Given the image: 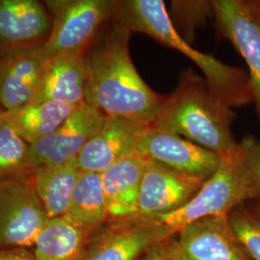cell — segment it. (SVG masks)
<instances>
[{
	"mask_svg": "<svg viewBox=\"0 0 260 260\" xmlns=\"http://www.w3.org/2000/svg\"><path fill=\"white\" fill-rule=\"evenodd\" d=\"M113 19L86 51L88 85L86 103L108 117L151 125L166 96L154 92L135 69L130 57L131 32Z\"/></svg>",
	"mask_w": 260,
	"mask_h": 260,
	"instance_id": "obj_1",
	"label": "cell"
},
{
	"mask_svg": "<svg viewBox=\"0 0 260 260\" xmlns=\"http://www.w3.org/2000/svg\"><path fill=\"white\" fill-rule=\"evenodd\" d=\"M113 19L130 32L148 35L160 44L188 56L205 75L211 92L228 107H240L252 103L249 75L236 67L194 49L179 35L162 0L115 1Z\"/></svg>",
	"mask_w": 260,
	"mask_h": 260,
	"instance_id": "obj_2",
	"label": "cell"
},
{
	"mask_svg": "<svg viewBox=\"0 0 260 260\" xmlns=\"http://www.w3.org/2000/svg\"><path fill=\"white\" fill-rule=\"evenodd\" d=\"M234 118L233 109L211 92L205 77L186 71L151 125L223 156L238 144L232 129Z\"/></svg>",
	"mask_w": 260,
	"mask_h": 260,
	"instance_id": "obj_3",
	"label": "cell"
},
{
	"mask_svg": "<svg viewBox=\"0 0 260 260\" xmlns=\"http://www.w3.org/2000/svg\"><path fill=\"white\" fill-rule=\"evenodd\" d=\"M259 198L260 141L247 135L232 152L221 156L213 176L187 205L155 218L177 233L188 223L210 216H228L234 208Z\"/></svg>",
	"mask_w": 260,
	"mask_h": 260,
	"instance_id": "obj_4",
	"label": "cell"
},
{
	"mask_svg": "<svg viewBox=\"0 0 260 260\" xmlns=\"http://www.w3.org/2000/svg\"><path fill=\"white\" fill-rule=\"evenodd\" d=\"M52 27L44 43L48 60L84 54L112 19L115 1L47 0Z\"/></svg>",
	"mask_w": 260,
	"mask_h": 260,
	"instance_id": "obj_5",
	"label": "cell"
},
{
	"mask_svg": "<svg viewBox=\"0 0 260 260\" xmlns=\"http://www.w3.org/2000/svg\"><path fill=\"white\" fill-rule=\"evenodd\" d=\"M175 234L155 217L108 221L89 238L79 260H138Z\"/></svg>",
	"mask_w": 260,
	"mask_h": 260,
	"instance_id": "obj_6",
	"label": "cell"
},
{
	"mask_svg": "<svg viewBox=\"0 0 260 260\" xmlns=\"http://www.w3.org/2000/svg\"><path fill=\"white\" fill-rule=\"evenodd\" d=\"M158 248L171 260H252L233 233L229 215L188 223Z\"/></svg>",
	"mask_w": 260,
	"mask_h": 260,
	"instance_id": "obj_7",
	"label": "cell"
},
{
	"mask_svg": "<svg viewBox=\"0 0 260 260\" xmlns=\"http://www.w3.org/2000/svg\"><path fill=\"white\" fill-rule=\"evenodd\" d=\"M48 220L27 173L0 179V249L33 247Z\"/></svg>",
	"mask_w": 260,
	"mask_h": 260,
	"instance_id": "obj_8",
	"label": "cell"
},
{
	"mask_svg": "<svg viewBox=\"0 0 260 260\" xmlns=\"http://www.w3.org/2000/svg\"><path fill=\"white\" fill-rule=\"evenodd\" d=\"M136 153L202 183L213 176L221 162L216 152L153 125L141 131Z\"/></svg>",
	"mask_w": 260,
	"mask_h": 260,
	"instance_id": "obj_9",
	"label": "cell"
},
{
	"mask_svg": "<svg viewBox=\"0 0 260 260\" xmlns=\"http://www.w3.org/2000/svg\"><path fill=\"white\" fill-rule=\"evenodd\" d=\"M106 117L93 105L82 103L53 133L30 146L29 171L76 160Z\"/></svg>",
	"mask_w": 260,
	"mask_h": 260,
	"instance_id": "obj_10",
	"label": "cell"
},
{
	"mask_svg": "<svg viewBox=\"0 0 260 260\" xmlns=\"http://www.w3.org/2000/svg\"><path fill=\"white\" fill-rule=\"evenodd\" d=\"M44 44L0 49V103L7 113L33 102L48 63Z\"/></svg>",
	"mask_w": 260,
	"mask_h": 260,
	"instance_id": "obj_11",
	"label": "cell"
},
{
	"mask_svg": "<svg viewBox=\"0 0 260 260\" xmlns=\"http://www.w3.org/2000/svg\"><path fill=\"white\" fill-rule=\"evenodd\" d=\"M214 17L249 68L252 103L260 119V18L243 0L212 1Z\"/></svg>",
	"mask_w": 260,
	"mask_h": 260,
	"instance_id": "obj_12",
	"label": "cell"
},
{
	"mask_svg": "<svg viewBox=\"0 0 260 260\" xmlns=\"http://www.w3.org/2000/svg\"><path fill=\"white\" fill-rule=\"evenodd\" d=\"M203 185L147 159L138 196V215L157 217L175 212L187 205Z\"/></svg>",
	"mask_w": 260,
	"mask_h": 260,
	"instance_id": "obj_13",
	"label": "cell"
},
{
	"mask_svg": "<svg viewBox=\"0 0 260 260\" xmlns=\"http://www.w3.org/2000/svg\"><path fill=\"white\" fill-rule=\"evenodd\" d=\"M146 126L137 121L119 117H106L76 158L81 172L102 174L123 158L136 153L137 140Z\"/></svg>",
	"mask_w": 260,
	"mask_h": 260,
	"instance_id": "obj_14",
	"label": "cell"
},
{
	"mask_svg": "<svg viewBox=\"0 0 260 260\" xmlns=\"http://www.w3.org/2000/svg\"><path fill=\"white\" fill-rule=\"evenodd\" d=\"M52 20L45 3L36 0H0V49L44 44Z\"/></svg>",
	"mask_w": 260,
	"mask_h": 260,
	"instance_id": "obj_15",
	"label": "cell"
},
{
	"mask_svg": "<svg viewBox=\"0 0 260 260\" xmlns=\"http://www.w3.org/2000/svg\"><path fill=\"white\" fill-rule=\"evenodd\" d=\"M87 85L86 53L60 56L48 61L32 103L55 102L79 106L86 103Z\"/></svg>",
	"mask_w": 260,
	"mask_h": 260,
	"instance_id": "obj_16",
	"label": "cell"
},
{
	"mask_svg": "<svg viewBox=\"0 0 260 260\" xmlns=\"http://www.w3.org/2000/svg\"><path fill=\"white\" fill-rule=\"evenodd\" d=\"M146 166L147 159L135 153L101 174L109 221L138 215V196Z\"/></svg>",
	"mask_w": 260,
	"mask_h": 260,
	"instance_id": "obj_17",
	"label": "cell"
},
{
	"mask_svg": "<svg viewBox=\"0 0 260 260\" xmlns=\"http://www.w3.org/2000/svg\"><path fill=\"white\" fill-rule=\"evenodd\" d=\"M27 174L48 218L66 216L81 174L76 160L57 166L34 168Z\"/></svg>",
	"mask_w": 260,
	"mask_h": 260,
	"instance_id": "obj_18",
	"label": "cell"
},
{
	"mask_svg": "<svg viewBox=\"0 0 260 260\" xmlns=\"http://www.w3.org/2000/svg\"><path fill=\"white\" fill-rule=\"evenodd\" d=\"M92 235L66 216L49 219L33 245L37 260H79Z\"/></svg>",
	"mask_w": 260,
	"mask_h": 260,
	"instance_id": "obj_19",
	"label": "cell"
},
{
	"mask_svg": "<svg viewBox=\"0 0 260 260\" xmlns=\"http://www.w3.org/2000/svg\"><path fill=\"white\" fill-rule=\"evenodd\" d=\"M66 217L89 235L109 221L101 174L81 172Z\"/></svg>",
	"mask_w": 260,
	"mask_h": 260,
	"instance_id": "obj_20",
	"label": "cell"
},
{
	"mask_svg": "<svg viewBox=\"0 0 260 260\" xmlns=\"http://www.w3.org/2000/svg\"><path fill=\"white\" fill-rule=\"evenodd\" d=\"M77 107L55 102L30 103L17 111L6 112V116L31 146L53 133Z\"/></svg>",
	"mask_w": 260,
	"mask_h": 260,
	"instance_id": "obj_21",
	"label": "cell"
},
{
	"mask_svg": "<svg viewBox=\"0 0 260 260\" xmlns=\"http://www.w3.org/2000/svg\"><path fill=\"white\" fill-rule=\"evenodd\" d=\"M30 145L6 116L0 122V179L27 173Z\"/></svg>",
	"mask_w": 260,
	"mask_h": 260,
	"instance_id": "obj_22",
	"label": "cell"
},
{
	"mask_svg": "<svg viewBox=\"0 0 260 260\" xmlns=\"http://www.w3.org/2000/svg\"><path fill=\"white\" fill-rule=\"evenodd\" d=\"M233 233L252 260H260V221L245 205L229 214Z\"/></svg>",
	"mask_w": 260,
	"mask_h": 260,
	"instance_id": "obj_23",
	"label": "cell"
},
{
	"mask_svg": "<svg viewBox=\"0 0 260 260\" xmlns=\"http://www.w3.org/2000/svg\"><path fill=\"white\" fill-rule=\"evenodd\" d=\"M172 7L174 17L192 30L207 16L214 15L212 1H172Z\"/></svg>",
	"mask_w": 260,
	"mask_h": 260,
	"instance_id": "obj_24",
	"label": "cell"
},
{
	"mask_svg": "<svg viewBox=\"0 0 260 260\" xmlns=\"http://www.w3.org/2000/svg\"><path fill=\"white\" fill-rule=\"evenodd\" d=\"M0 260H37L33 251L25 248L0 249Z\"/></svg>",
	"mask_w": 260,
	"mask_h": 260,
	"instance_id": "obj_25",
	"label": "cell"
},
{
	"mask_svg": "<svg viewBox=\"0 0 260 260\" xmlns=\"http://www.w3.org/2000/svg\"><path fill=\"white\" fill-rule=\"evenodd\" d=\"M138 260H171L168 258L167 256L159 250L157 246L149 250L147 253H145L142 257Z\"/></svg>",
	"mask_w": 260,
	"mask_h": 260,
	"instance_id": "obj_26",
	"label": "cell"
},
{
	"mask_svg": "<svg viewBox=\"0 0 260 260\" xmlns=\"http://www.w3.org/2000/svg\"><path fill=\"white\" fill-rule=\"evenodd\" d=\"M249 208L251 209V212L256 216V218L260 221V200L258 202H256L254 205L249 206Z\"/></svg>",
	"mask_w": 260,
	"mask_h": 260,
	"instance_id": "obj_27",
	"label": "cell"
},
{
	"mask_svg": "<svg viewBox=\"0 0 260 260\" xmlns=\"http://www.w3.org/2000/svg\"><path fill=\"white\" fill-rule=\"evenodd\" d=\"M5 113H6V112L4 111V109H3V107H2V105H1V103H0V122L3 121V119H4V117H5Z\"/></svg>",
	"mask_w": 260,
	"mask_h": 260,
	"instance_id": "obj_28",
	"label": "cell"
}]
</instances>
